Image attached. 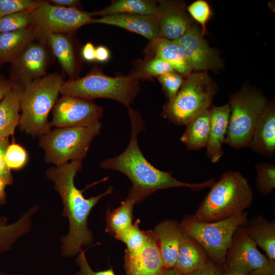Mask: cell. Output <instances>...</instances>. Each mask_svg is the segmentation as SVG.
Segmentation results:
<instances>
[{"mask_svg":"<svg viewBox=\"0 0 275 275\" xmlns=\"http://www.w3.org/2000/svg\"><path fill=\"white\" fill-rule=\"evenodd\" d=\"M157 19L159 37L175 40L183 36L193 25L192 19L187 14L182 4L173 1L160 2Z\"/></svg>","mask_w":275,"mask_h":275,"instance_id":"obj_16","label":"cell"},{"mask_svg":"<svg viewBox=\"0 0 275 275\" xmlns=\"http://www.w3.org/2000/svg\"><path fill=\"white\" fill-rule=\"evenodd\" d=\"M22 90V87L14 86L0 101V133L5 138L13 134L19 125Z\"/></svg>","mask_w":275,"mask_h":275,"instance_id":"obj_25","label":"cell"},{"mask_svg":"<svg viewBox=\"0 0 275 275\" xmlns=\"http://www.w3.org/2000/svg\"><path fill=\"white\" fill-rule=\"evenodd\" d=\"M210 125V107L201 112L186 125L180 141L188 150H196L206 147Z\"/></svg>","mask_w":275,"mask_h":275,"instance_id":"obj_26","label":"cell"},{"mask_svg":"<svg viewBox=\"0 0 275 275\" xmlns=\"http://www.w3.org/2000/svg\"><path fill=\"white\" fill-rule=\"evenodd\" d=\"M102 127L101 122L87 127L57 128L40 136L39 145L47 162L60 166L68 161L82 160L94 138Z\"/></svg>","mask_w":275,"mask_h":275,"instance_id":"obj_8","label":"cell"},{"mask_svg":"<svg viewBox=\"0 0 275 275\" xmlns=\"http://www.w3.org/2000/svg\"><path fill=\"white\" fill-rule=\"evenodd\" d=\"M8 138H5L4 137L1 133H0V143L6 140Z\"/></svg>","mask_w":275,"mask_h":275,"instance_id":"obj_51","label":"cell"},{"mask_svg":"<svg viewBox=\"0 0 275 275\" xmlns=\"http://www.w3.org/2000/svg\"><path fill=\"white\" fill-rule=\"evenodd\" d=\"M225 143L234 149L248 147L267 104L260 93L245 87L232 94Z\"/></svg>","mask_w":275,"mask_h":275,"instance_id":"obj_9","label":"cell"},{"mask_svg":"<svg viewBox=\"0 0 275 275\" xmlns=\"http://www.w3.org/2000/svg\"><path fill=\"white\" fill-rule=\"evenodd\" d=\"M9 145L8 138L0 143V176L8 185L12 184L13 182L11 170L7 166L5 159L6 151Z\"/></svg>","mask_w":275,"mask_h":275,"instance_id":"obj_40","label":"cell"},{"mask_svg":"<svg viewBox=\"0 0 275 275\" xmlns=\"http://www.w3.org/2000/svg\"><path fill=\"white\" fill-rule=\"evenodd\" d=\"M49 2L52 5L66 8H76L79 2L76 0H50Z\"/></svg>","mask_w":275,"mask_h":275,"instance_id":"obj_45","label":"cell"},{"mask_svg":"<svg viewBox=\"0 0 275 275\" xmlns=\"http://www.w3.org/2000/svg\"><path fill=\"white\" fill-rule=\"evenodd\" d=\"M75 262L79 267V270L75 272V275H116L112 268L98 271L93 270L82 250L78 254Z\"/></svg>","mask_w":275,"mask_h":275,"instance_id":"obj_39","label":"cell"},{"mask_svg":"<svg viewBox=\"0 0 275 275\" xmlns=\"http://www.w3.org/2000/svg\"><path fill=\"white\" fill-rule=\"evenodd\" d=\"M39 35L35 26L0 33V66L12 63Z\"/></svg>","mask_w":275,"mask_h":275,"instance_id":"obj_22","label":"cell"},{"mask_svg":"<svg viewBox=\"0 0 275 275\" xmlns=\"http://www.w3.org/2000/svg\"><path fill=\"white\" fill-rule=\"evenodd\" d=\"M131 123V136L126 149L119 155L103 160L100 167L119 171L131 181L132 187L128 195L136 203L141 202L155 191L172 187H184L194 191L210 187L214 182L211 179L206 181L189 183L175 178L171 172H164L156 168L144 156L138 141L139 134L145 129V124L138 112L128 107Z\"/></svg>","mask_w":275,"mask_h":275,"instance_id":"obj_1","label":"cell"},{"mask_svg":"<svg viewBox=\"0 0 275 275\" xmlns=\"http://www.w3.org/2000/svg\"><path fill=\"white\" fill-rule=\"evenodd\" d=\"M243 227L257 246L265 252L270 262L275 264V220L269 222L263 215H258L248 219Z\"/></svg>","mask_w":275,"mask_h":275,"instance_id":"obj_23","label":"cell"},{"mask_svg":"<svg viewBox=\"0 0 275 275\" xmlns=\"http://www.w3.org/2000/svg\"><path fill=\"white\" fill-rule=\"evenodd\" d=\"M43 2L34 0H0V18L19 12L32 11Z\"/></svg>","mask_w":275,"mask_h":275,"instance_id":"obj_34","label":"cell"},{"mask_svg":"<svg viewBox=\"0 0 275 275\" xmlns=\"http://www.w3.org/2000/svg\"><path fill=\"white\" fill-rule=\"evenodd\" d=\"M256 186L263 195H270L275 188V166L270 163H259L256 166Z\"/></svg>","mask_w":275,"mask_h":275,"instance_id":"obj_33","label":"cell"},{"mask_svg":"<svg viewBox=\"0 0 275 275\" xmlns=\"http://www.w3.org/2000/svg\"><path fill=\"white\" fill-rule=\"evenodd\" d=\"M64 82L60 74L54 73L35 79L23 88L18 125L21 131L40 136L50 130L48 115Z\"/></svg>","mask_w":275,"mask_h":275,"instance_id":"obj_4","label":"cell"},{"mask_svg":"<svg viewBox=\"0 0 275 275\" xmlns=\"http://www.w3.org/2000/svg\"><path fill=\"white\" fill-rule=\"evenodd\" d=\"M4 272L0 271V275H3Z\"/></svg>","mask_w":275,"mask_h":275,"instance_id":"obj_52","label":"cell"},{"mask_svg":"<svg viewBox=\"0 0 275 275\" xmlns=\"http://www.w3.org/2000/svg\"><path fill=\"white\" fill-rule=\"evenodd\" d=\"M34 25L31 11L19 12L0 18V33L25 29Z\"/></svg>","mask_w":275,"mask_h":275,"instance_id":"obj_32","label":"cell"},{"mask_svg":"<svg viewBox=\"0 0 275 275\" xmlns=\"http://www.w3.org/2000/svg\"><path fill=\"white\" fill-rule=\"evenodd\" d=\"M266 157L275 153V107L274 102H267L248 146Z\"/></svg>","mask_w":275,"mask_h":275,"instance_id":"obj_19","label":"cell"},{"mask_svg":"<svg viewBox=\"0 0 275 275\" xmlns=\"http://www.w3.org/2000/svg\"><path fill=\"white\" fill-rule=\"evenodd\" d=\"M146 242L140 250L130 253L125 250V275H163L166 270L152 230L146 231Z\"/></svg>","mask_w":275,"mask_h":275,"instance_id":"obj_15","label":"cell"},{"mask_svg":"<svg viewBox=\"0 0 275 275\" xmlns=\"http://www.w3.org/2000/svg\"><path fill=\"white\" fill-rule=\"evenodd\" d=\"M229 103L210 108V125L208 141L206 145L207 154L212 163L218 162L224 152L230 115Z\"/></svg>","mask_w":275,"mask_h":275,"instance_id":"obj_20","label":"cell"},{"mask_svg":"<svg viewBox=\"0 0 275 275\" xmlns=\"http://www.w3.org/2000/svg\"><path fill=\"white\" fill-rule=\"evenodd\" d=\"M217 92L216 85L204 71L190 74L174 98L164 105L161 115L177 125H186L209 108Z\"/></svg>","mask_w":275,"mask_h":275,"instance_id":"obj_6","label":"cell"},{"mask_svg":"<svg viewBox=\"0 0 275 275\" xmlns=\"http://www.w3.org/2000/svg\"><path fill=\"white\" fill-rule=\"evenodd\" d=\"M48 59L45 46L32 42L10 63L8 79L14 86L24 87L44 76Z\"/></svg>","mask_w":275,"mask_h":275,"instance_id":"obj_13","label":"cell"},{"mask_svg":"<svg viewBox=\"0 0 275 275\" xmlns=\"http://www.w3.org/2000/svg\"><path fill=\"white\" fill-rule=\"evenodd\" d=\"M158 6L155 2L147 0H118L104 9L94 12L91 15L102 16L120 13L157 15Z\"/></svg>","mask_w":275,"mask_h":275,"instance_id":"obj_28","label":"cell"},{"mask_svg":"<svg viewBox=\"0 0 275 275\" xmlns=\"http://www.w3.org/2000/svg\"><path fill=\"white\" fill-rule=\"evenodd\" d=\"M253 200V191L247 179L240 172L229 170L212 184L192 216L201 222L223 220L244 211Z\"/></svg>","mask_w":275,"mask_h":275,"instance_id":"obj_3","label":"cell"},{"mask_svg":"<svg viewBox=\"0 0 275 275\" xmlns=\"http://www.w3.org/2000/svg\"><path fill=\"white\" fill-rule=\"evenodd\" d=\"M224 275H243V274L236 273H230V272H225Z\"/></svg>","mask_w":275,"mask_h":275,"instance_id":"obj_49","label":"cell"},{"mask_svg":"<svg viewBox=\"0 0 275 275\" xmlns=\"http://www.w3.org/2000/svg\"><path fill=\"white\" fill-rule=\"evenodd\" d=\"M141 76L140 73L110 77L91 72L81 78L64 82L60 93L89 100L98 98L111 99L129 107L139 92Z\"/></svg>","mask_w":275,"mask_h":275,"instance_id":"obj_5","label":"cell"},{"mask_svg":"<svg viewBox=\"0 0 275 275\" xmlns=\"http://www.w3.org/2000/svg\"><path fill=\"white\" fill-rule=\"evenodd\" d=\"M81 161H71L51 167L46 172L47 179L53 182L54 189L61 197L63 205L62 215L69 221V232L60 239L61 254L65 258L74 257L83 247L93 243V235L88 227L89 216L99 200L113 190V187L110 186L102 194L85 198L84 191L78 189L74 184V178L82 167Z\"/></svg>","mask_w":275,"mask_h":275,"instance_id":"obj_2","label":"cell"},{"mask_svg":"<svg viewBox=\"0 0 275 275\" xmlns=\"http://www.w3.org/2000/svg\"><path fill=\"white\" fill-rule=\"evenodd\" d=\"M39 207L35 205L25 211L13 223L8 224L7 219L0 216V253L9 251L13 245L32 229L33 215Z\"/></svg>","mask_w":275,"mask_h":275,"instance_id":"obj_24","label":"cell"},{"mask_svg":"<svg viewBox=\"0 0 275 275\" xmlns=\"http://www.w3.org/2000/svg\"><path fill=\"white\" fill-rule=\"evenodd\" d=\"M32 11L34 26L39 35L45 37L50 34H62L74 30L89 23L91 13L76 8L55 6L44 2Z\"/></svg>","mask_w":275,"mask_h":275,"instance_id":"obj_11","label":"cell"},{"mask_svg":"<svg viewBox=\"0 0 275 275\" xmlns=\"http://www.w3.org/2000/svg\"><path fill=\"white\" fill-rule=\"evenodd\" d=\"M14 87L8 79L0 75V101Z\"/></svg>","mask_w":275,"mask_h":275,"instance_id":"obj_43","label":"cell"},{"mask_svg":"<svg viewBox=\"0 0 275 275\" xmlns=\"http://www.w3.org/2000/svg\"><path fill=\"white\" fill-rule=\"evenodd\" d=\"M187 10L191 17L201 24L204 35L207 32L206 23L211 15V10L208 3L204 0H198L191 3Z\"/></svg>","mask_w":275,"mask_h":275,"instance_id":"obj_36","label":"cell"},{"mask_svg":"<svg viewBox=\"0 0 275 275\" xmlns=\"http://www.w3.org/2000/svg\"><path fill=\"white\" fill-rule=\"evenodd\" d=\"M140 219H136L127 229L117 233L115 238L124 243L129 252L134 253L140 250L144 245L146 238V231H142L139 227Z\"/></svg>","mask_w":275,"mask_h":275,"instance_id":"obj_31","label":"cell"},{"mask_svg":"<svg viewBox=\"0 0 275 275\" xmlns=\"http://www.w3.org/2000/svg\"><path fill=\"white\" fill-rule=\"evenodd\" d=\"M27 153L24 149L18 144H9L6 151L5 159L7 166L11 169L22 168L27 161Z\"/></svg>","mask_w":275,"mask_h":275,"instance_id":"obj_35","label":"cell"},{"mask_svg":"<svg viewBox=\"0 0 275 275\" xmlns=\"http://www.w3.org/2000/svg\"><path fill=\"white\" fill-rule=\"evenodd\" d=\"M163 275H180L174 267L166 269Z\"/></svg>","mask_w":275,"mask_h":275,"instance_id":"obj_48","label":"cell"},{"mask_svg":"<svg viewBox=\"0 0 275 275\" xmlns=\"http://www.w3.org/2000/svg\"><path fill=\"white\" fill-rule=\"evenodd\" d=\"M249 275H275V264L270 263L268 267L254 270Z\"/></svg>","mask_w":275,"mask_h":275,"instance_id":"obj_46","label":"cell"},{"mask_svg":"<svg viewBox=\"0 0 275 275\" xmlns=\"http://www.w3.org/2000/svg\"><path fill=\"white\" fill-rule=\"evenodd\" d=\"M109 56V51L106 47L99 46L95 48V60L104 62L108 60Z\"/></svg>","mask_w":275,"mask_h":275,"instance_id":"obj_44","label":"cell"},{"mask_svg":"<svg viewBox=\"0 0 275 275\" xmlns=\"http://www.w3.org/2000/svg\"><path fill=\"white\" fill-rule=\"evenodd\" d=\"M45 38L63 69L67 73L72 75L75 70V61L69 40L62 34H50Z\"/></svg>","mask_w":275,"mask_h":275,"instance_id":"obj_30","label":"cell"},{"mask_svg":"<svg viewBox=\"0 0 275 275\" xmlns=\"http://www.w3.org/2000/svg\"><path fill=\"white\" fill-rule=\"evenodd\" d=\"M158 79L169 101L174 98L184 81L182 76L175 71L162 75L158 77Z\"/></svg>","mask_w":275,"mask_h":275,"instance_id":"obj_37","label":"cell"},{"mask_svg":"<svg viewBox=\"0 0 275 275\" xmlns=\"http://www.w3.org/2000/svg\"><path fill=\"white\" fill-rule=\"evenodd\" d=\"M158 244L165 269L174 267L183 231L179 223L174 219H166L158 223L152 230Z\"/></svg>","mask_w":275,"mask_h":275,"instance_id":"obj_18","label":"cell"},{"mask_svg":"<svg viewBox=\"0 0 275 275\" xmlns=\"http://www.w3.org/2000/svg\"><path fill=\"white\" fill-rule=\"evenodd\" d=\"M248 220L245 211L231 217L214 222H201L192 215H185L179 223L183 232L195 239L204 249L208 259L223 266L233 234L239 226Z\"/></svg>","mask_w":275,"mask_h":275,"instance_id":"obj_7","label":"cell"},{"mask_svg":"<svg viewBox=\"0 0 275 275\" xmlns=\"http://www.w3.org/2000/svg\"><path fill=\"white\" fill-rule=\"evenodd\" d=\"M270 264L268 258L259 251L244 227H237L226 255L223 265L225 272L249 275Z\"/></svg>","mask_w":275,"mask_h":275,"instance_id":"obj_10","label":"cell"},{"mask_svg":"<svg viewBox=\"0 0 275 275\" xmlns=\"http://www.w3.org/2000/svg\"><path fill=\"white\" fill-rule=\"evenodd\" d=\"M7 184L0 176V205L4 204L6 202V187Z\"/></svg>","mask_w":275,"mask_h":275,"instance_id":"obj_47","label":"cell"},{"mask_svg":"<svg viewBox=\"0 0 275 275\" xmlns=\"http://www.w3.org/2000/svg\"><path fill=\"white\" fill-rule=\"evenodd\" d=\"M135 204V200L128 195L117 208L112 210L108 208L105 217L106 232L114 236L131 226L133 224V206Z\"/></svg>","mask_w":275,"mask_h":275,"instance_id":"obj_29","label":"cell"},{"mask_svg":"<svg viewBox=\"0 0 275 275\" xmlns=\"http://www.w3.org/2000/svg\"><path fill=\"white\" fill-rule=\"evenodd\" d=\"M3 275H25V274H19V273H6V272H4Z\"/></svg>","mask_w":275,"mask_h":275,"instance_id":"obj_50","label":"cell"},{"mask_svg":"<svg viewBox=\"0 0 275 275\" xmlns=\"http://www.w3.org/2000/svg\"><path fill=\"white\" fill-rule=\"evenodd\" d=\"M174 71L171 66L163 59L155 57L145 65L144 73L149 76H160Z\"/></svg>","mask_w":275,"mask_h":275,"instance_id":"obj_38","label":"cell"},{"mask_svg":"<svg viewBox=\"0 0 275 275\" xmlns=\"http://www.w3.org/2000/svg\"><path fill=\"white\" fill-rule=\"evenodd\" d=\"M152 41L153 51L155 57L168 63L180 75L188 76L193 70L180 47L173 41L158 37Z\"/></svg>","mask_w":275,"mask_h":275,"instance_id":"obj_27","label":"cell"},{"mask_svg":"<svg viewBox=\"0 0 275 275\" xmlns=\"http://www.w3.org/2000/svg\"><path fill=\"white\" fill-rule=\"evenodd\" d=\"M102 116L103 108L93 102L63 95L53 108L50 125L58 128L87 127L99 122Z\"/></svg>","mask_w":275,"mask_h":275,"instance_id":"obj_12","label":"cell"},{"mask_svg":"<svg viewBox=\"0 0 275 275\" xmlns=\"http://www.w3.org/2000/svg\"><path fill=\"white\" fill-rule=\"evenodd\" d=\"M81 54L84 60L87 61L95 60V48L91 42L87 43L82 49Z\"/></svg>","mask_w":275,"mask_h":275,"instance_id":"obj_42","label":"cell"},{"mask_svg":"<svg viewBox=\"0 0 275 275\" xmlns=\"http://www.w3.org/2000/svg\"><path fill=\"white\" fill-rule=\"evenodd\" d=\"M224 273L222 266L208 259L202 267L189 275H224Z\"/></svg>","mask_w":275,"mask_h":275,"instance_id":"obj_41","label":"cell"},{"mask_svg":"<svg viewBox=\"0 0 275 275\" xmlns=\"http://www.w3.org/2000/svg\"><path fill=\"white\" fill-rule=\"evenodd\" d=\"M173 41L183 50L192 70L205 71L219 65L215 50L208 45L202 29L197 24H193L183 36Z\"/></svg>","mask_w":275,"mask_h":275,"instance_id":"obj_14","label":"cell"},{"mask_svg":"<svg viewBox=\"0 0 275 275\" xmlns=\"http://www.w3.org/2000/svg\"><path fill=\"white\" fill-rule=\"evenodd\" d=\"M203 247L194 238L183 232L174 268L180 275H189L208 260Z\"/></svg>","mask_w":275,"mask_h":275,"instance_id":"obj_21","label":"cell"},{"mask_svg":"<svg viewBox=\"0 0 275 275\" xmlns=\"http://www.w3.org/2000/svg\"><path fill=\"white\" fill-rule=\"evenodd\" d=\"M89 23H102L119 26L139 34L149 40L159 37L156 15L120 13L92 18Z\"/></svg>","mask_w":275,"mask_h":275,"instance_id":"obj_17","label":"cell"}]
</instances>
